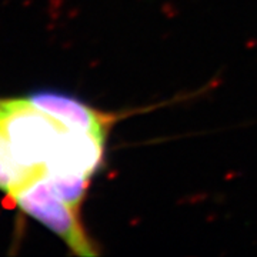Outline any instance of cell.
<instances>
[{
    "label": "cell",
    "mask_w": 257,
    "mask_h": 257,
    "mask_svg": "<svg viewBox=\"0 0 257 257\" xmlns=\"http://www.w3.org/2000/svg\"><path fill=\"white\" fill-rule=\"evenodd\" d=\"M64 126L26 99L0 100V132L19 166L36 177L46 176Z\"/></svg>",
    "instance_id": "6da1fadb"
},
{
    "label": "cell",
    "mask_w": 257,
    "mask_h": 257,
    "mask_svg": "<svg viewBox=\"0 0 257 257\" xmlns=\"http://www.w3.org/2000/svg\"><path fill=\"white\" fill-rule=\"evenodd\" d=\"M26 100L53 119L59 120L66 126L77 128H87L96 132H109L123 117L133 114V111H101L86 104L76 97L56 92H36L25 97Z\"/></svg>",
    "instance_id": "3957f363"
},
{
    "label": "cell",
    "mask_w": 257,
    "mask_h": 257,
    "mask_svg": "<svg viewBox=\"0 0 257 257\" xmlns=\"http://www.w3.org/2000/svg\"><path fill=\"white\" fill-rule=\"evenodd\" d=\"M20 210L45 224L79 256H96L97 250L83 227L80 211L59 199L45 177L8 197Z\"/></svg>",
    "instance_id": "7a4b0ae2"
},
{
    "label": "cell",
    "mask_w": 257,
    "mask_h": 257,
    "mask_svg": "<svg viewBox=\"0 0 257 257\" xmlns=\"http://www.w3.org/2000/svg\"><path fill=\"white\" fill-rule=\"evenodd\" d=\"M40 177H36L33 173L19 166L10 152L6 139L0 132V190H3L8 197H10Z\"/></svg>",
    "instance_id": "277c9868"
}]
</instances>
